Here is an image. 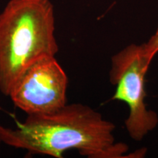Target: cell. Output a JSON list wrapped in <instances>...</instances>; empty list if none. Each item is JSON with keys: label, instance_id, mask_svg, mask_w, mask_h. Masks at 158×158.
I'll use <instances>...</instances> for the list:
<instances>
[{"label": "cell", "instance_id": "obj_1", "mask_svg": "<svg viewBox=\"0 0 158 158\" xmlns=\"http://www.w3.org/2000/svg\"><path fill=\"white\" fill-rule=\"evenodd\" d=\"M15 128L0 125V141L30 155L62 158L66 151L76 149L89 158H119L128 149L115 143L113 123L81 103L66 104L50 114L27 115L23 122L15 119Z\"/></svg>", "mask_w": 158, "mask_h": 158}, {"label": "cell", "instance_id": "obj_2", "mask_svg": "<svg viewBox=\"0 0 158 158\" xmlns=\"http://www.w3.org/2000/svg\"><path fill=\"white\" fill-rule=\"evenodd\" d=\"M54 6L50 0H10L0 13V92L8 97L24 71L56 56Z\"/></svg>", "mask_w": 158, "mask_h": 158}, {"label": "cell", "instance_id": "obj_3", "mask_svg": "<svg viewBox=\"0 0 158 158\" xmlns=\"http://www.w3.org/2000/svg\"><path fill=\"white\" fill-rule=\"evenodd\" d=\"M152 59L147 56L143 45L131 44L111 58L110 81L116 86L112 100L125 102L129 116L125 121L128 133L141 141L158 124V116L148 110L145 104V76Z\"/></svg>", "mask_w": 158, "mask_h": 158}, {"label": "cell", "instance_id": "obj_4", "mask_svg": "<svg viewBox=\"0 0 158 158\" xmlns=\"http://www.w3.org/2000/svg\"><path fill=\"white\" fill-rule=\"evenodd\" d=\"M68 78L54 56L39 59L23 73L8 97L27 115L50 114L67 104Z\"/></svg>", "mask_w": 158, "mask_h": 158}, {"label": "cell", "instance_id": "obj_5", "mask_svg": "<svg viewBox=\"0 0 158 158\" xmlns=\"http://www.w3.org/2000/svg\"><path fill=\"white\" fill-rule=\"evenodd\" d=\"M143 45L147 56L152 60L154 56L158 53V27L155 34L150 37L147 43H143Z\"/></svg>", "mask_w": 158, "mask_h": 158}, {"label": "cell", "instance_id": "obj_6", "mask_svg": "<svg viewBox=\"0 0 158 158\" xmlns=\"http://www.w3.org/2000/svg\"><path fill=\"white\" fill-rule=\"evenodd\" d=\"M1 144H2V142H1V141H0V146H1Z\"/></svg>", "mask_w": 158, "mask_h": 158}]
</instances>
